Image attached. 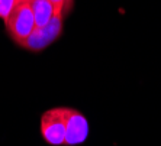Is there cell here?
<instances>
[{
  "label": "cell",
  "instance_id": "cell-4",
  "mask_svg": "<svg viewBox=\"0 0 161 146\" xmlns=\"http://www.w3.org/2000/svg\"><path fill=\"white\" fill-rule=\"evenodd\" d=\"M89 136V123L87 119L75 109H68L65 112V139L64 145L75 146L86 142Z\"/></svg>",
  "mask_w": 161,
  "mask_h": 146
},
{
  "label": "cell",
  "instance_id": "cell-1",
  "mask_svg": "<svg viewBox=\"0 0 161 146\" xmlns=\"http://www.w3.org/2000/svg\"><path fill=\"white\" fill-rule=\"evenodd\" d=\"M4 25L12 39L22 46L23 42L31 36V34L36 28L29 0H19L9 13V16L4 19Z\"/></svg>",
  "mask_w": 161,
  "mask_h": 146
},
{
  "label": "cell",
  "instance_id": "cell-3",
  "mask_svg": "<svg viewBox=\"0 0 161 146\" xmlns=\"http://www.w3.org/2000/svg\"><path fill=\"white\" fill-rule=\"evenodd\" d=\"M63 20L64 16L60 13H55L54 18L42 28H35V30L31 34V36L23 42L22 48L29 51H42L48 45H51L57 38L63 32Z\"/></svg>",
  "mask_w": 161,
  "mask_h": 146
},
{
  "label": "cell",
  "instance_id": "cell-7",
  "mask_svg": "<svg viewBox=\"0 0 161 146\" xmlns=\"http://www.w3.org/2000/svg\"><path fill=\"white\" fill-rule=\"evenodd\" d=\"M19 0H0V18L6 19L9 16V13L12 12V9L16 6Z\"/></svg>",
  "mask_w": 161,
  "mask_h": 146
},
{
  "label": "cell",
  "instance_id": "cell-6",
  "mask_svg": "<svg viewBox=\"0 0 161 146\" xmlns=\"http://www.w3.org/2000/svg\"><path fill=\"white\" fill-rule=\"evenodd\" d=\"M49 2L54 4L55 13H60V15H63L64 18H65V15L71 10L73 2H74V0H49Z\"/></svg>",
  "mask_w": 161,
  "mask_h": 146
},
{
  "label": "cell",
  "instance_id": "cell-5",
  "mask_svg": "<svg viewBox=\"0 0 161 146\" xmlns=\"http://www.w3.org/2000/svg\"><path fill=\"white\" fill-rule=\"evenodd\" d=\"M29 3L34 12L36 28L45 26L55 15V8L49 0H29Z\"/></svg>",
  "mask_w": 161,
  "mask_h": 146
},
{
  "label": "cell",
  "instance_id": "cell-2",
  "mask_svg": "<svg viewBox=\"0 0 161 146\" xmlns=\"http://www.w3.org/2000/svg\"><path fill=\"white\" fill-rule=\"evenodd\" d=\"M65 112L67 107L49 109L41 117V135L53 146L64 145L65 139Z\"/></svg>",
  "mask_w": 161,
  "mask_h": 146
}]
</instances>
